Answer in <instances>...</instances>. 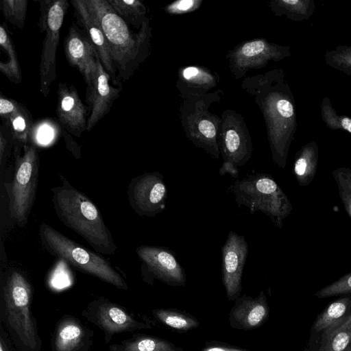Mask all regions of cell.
<instances>
[{"label": "cell", "instance_id": "obj_1", "mask_svg": "<svg viewBox=\"0 0 351 351\" xmlns=\"http://www.w3.org/2000/svg\"><path fill=\"white\" fill-rule=\"evenodd\" d=\"M51 188L55 213L67 228L82 237L97 253L114 255L117 246L96 205L62 176Z\"/></svg>", "mask_w": 351, "mask_h": 351}, {"label": "cell", "instance_id": "obj_2", "mask_svg": "<svg viewBox=\"0 0 351 351\" xmlns=\"http://www.w3.org/2000/svg\"><path fill=\"white\" fill-rule=\"evenodd\" d=\"M98 19L110 47L118 86L129 80L148 54L150 27L147 19L137 34L117 14L107 0H85Z\"/></svg>", "mask_w": 351, "mask_h": 351}, {"label": "cell", "instance_id": "obj_3", "mask_svg": "<svg viewBox=\"0 0 351 351\" xmlns=\"http://www.w3.org/2000/svg\"><path fill=\"white\" fill-rule=\"evenodd\" d=\"M33 288L14 269L5 276L0 297V322L18 351H41L42 341L32 311Z\"/></svg>", "mask_w": 351, "mask_h": 351}, {"label": "cell", "instance_id": "obj_4", "mask_svg": "<svg viewBox=\"0 0 351 351\" xmlns=\"http://www.w3.org/2000/svg\"><path fill=\"white\" fill-rule=\"evenodd\" d=\"M38 234L43 247L51 255L119 289H128L121 275L99 254L84 248L45 223H40Z\"/></svg>", "mask_w": 351, "mask_h": 351}, {"label": "cell", "instance_id": "obj_5", "mask_svg": "<svg viewBox=\"0 0 351 351\" xmlns=\"http://www.w3.org/2000/svg\"><path fill=\"white\" fill-rule=\"evenodd\" d=\"M238 206H245L250 213L260 211L278 228L291 213L292 204L274 178L258 173L236 180L231 186Z\"/></svg>", "mask_w": 351, "mask_h": 351}, {"label": "cell", "instance_id": "obj_6", "mask_svg": "<svg viewBox=\"0 0 351 351\" xmlns=\"http://www.w3.org/2000/svg\"><path fill=\"white\" fill-rule=\"evenodd\" d=\"M14 170L12 180L4 186L10 216L22 228L27 223L36 195L39 156L35 146L24 145L23 154L16 157Z\"/></svg>", "mask_w": 351, "mask_h": 351}, {"label": "cell", "instance_id": "obj_7", "mask_svg": "<svg viewBox=\"0 0 351 351\" xmlns=\"http://www.w3.org/2000/svg\"><path fill=\"white\" fill-rule=\"evenodd\" d=\"M40 32H45L39 66L40 91L46 97L56 80V51L60 29L69 8L67 0L40 1Z\"/></svg>", "mask_w": 351, "mask_h": 351}, {"label": "cell", "instance_id": "obj_8", "mask_svg": "<svg viewBox=\"0 0 351 351\" xmlns=\"http://www.w3.org/2000/svg\"><path fill=\"white\" fill-rule=\"evenodd\" d=\"M81 314L101 330L106 344L111 341L114 335L119 333L132 332L153 327L152 321L146 316L138 317L123 306L104 297L90 302Z\"/></svg>", "mask_w": 351, "mask_h": 351}, {"label": "cell", "instance_id": "obj_9", "mask_svg": "<svg viewBox=\"0 0 351 351\" xmlns=\"http://www.w3.org/2000/svg\"><path fill=\"white\" fill-rule=\"evenodd\" d=\"M223 128L219 136L218 144L223 162L219 169L220 176L230 175L237 178L239 168L251 158L252 145L250 136L239 121L237 116L224 115Z\"/></svg>", "mask_w": 351, "mask_h": 351}, {"label": "cell", "instance_id": "obj_10", "mask_svg": "<svg viewBox=\"0 0 351 351\" xmlns=\"http://www.w3.org/2000/svg\"><path fill=\"white\" fill-rule=\"evenodd\" d=\"M141 262L143 280L153 285L155 280L174 287H184L186 276L175 254L163 247L141 245L136 248Z\"/></svg>", "mask_w": 351, "mask_h": 351}, {"label": "cell", "instance_id": "obj_11", "mask_svg": "<svg viewBox=\"0 0 351 351\" xmlns=\"http://www.w3.org/2000/svg\"><path fill=\"white\" fill-rule=\"evenodd\" d=\"M127 193L130 207L139 216L152 217L165 208L167 188L159 172H147L132 178Z\"/></svg>", "mask_w": 351, "mask_h": 351}, {"label": "cell", "instance_id": "obj_12", "mask_svg": "<svg viewBox=\"0 0 351 351\" xmlns=\"http://www.w3.org/2000/svg\"><path fill=\"white\" fill-rule=\"evenodd\" d=\"M247 254L248 245L245 237L230 231L221 248V279L229 301H234L240 296Z\"/></svg>", "mask_w": 351, "mask_h": 351}, {"label": "cell", "instance_id": "obj_13", "mask_svg": "<svg viewBox=\"0 0 351 351\" xmlns=\"http://www.w3.org/2000/svg\"><path fill=\"white\" fill-rule=\"evenodd\" d=\"M64 49L69 63L82 74L86 88H90L95 78L99 59L93 42L86 33L82 32L78 27L73 24L65 37Z\"/></svg>", "mask_w": 351, "mask_h": 351}, {"label": "cell", "instance_id": "obj_14", "mask_svg": "<svg viewBox=\"0 0 351 351\" xmlns=\"http://www.w3.org/2000/svg\"><path fill=\"white\" fill-rule=\"evenodd\" d=\"M94 331L72 315H64L57 322L51 336L52 351H90Z\"/></svg>", "mask_w": 351, "mask_h": 351}, {"label": "cell", "instance_id": "obj_15", "mask_svg": "<svg viewBox=\"0 0 351 351\" xmlns=\"http://www.w3.org/2000/svg\"><path fill=\"white\" fill-rule=\"evenodd\" d=\"M71 3L78 23L95 45L100 61L111 82L119 87L110 47L98 19L87 6L85 0H71Z\"/></svg>", "mask_w": 351, "mask_h": 351}, {"label": "cell", "instance_id": "obj_16", "mask_svg": "<svg viewBox=\"0 0 351 351\" xmlns=\"http://www.w3.org/2000/svg\"><path fill=\"white\" fill-rule=\"evenodd\" d=\"M56 114L62 126L75 136L81 137L86 130V110L73 85L58 84Z\"/></svg>", "mask_w": 351, "mask_h": 351}, {"label": "cell", "instance_id": "obj_17", "mask_svg": "<svg viewBox=\"0 0 351 351\" xmlns=\"http://www.w3.org/2000/svg\"><path fill=\"white\" fill-rule=\"evenodd\" d=\"M110 78L106 72L100 59L97 62V71L92 86L86 88V98L90 107L87 120L86 131L94 126L110 111L121 88L112 86Z\"/></svg>", "mask_w": 351, "mask_h": 351}, {"label": "cell", "instance_id": "obj_18", "mask_svg": "<svg viewBox=\"0 0 351 351\" xmlns=\"http://www.w3.org/2000/svg\"><path fill=\"white\" fill-rule=\"evenodd\" d=\"M269 315L267 300L261 291L255 298L245 294L237 298L230 311L228 322L232 328L252 330L263 326Z\"/></svg>", "mask_w": 351, "mask_h": 351}, {"label": "cell", "instance_id": "obj_19", "mask_svg": "<svg viewBox=\"0 0 351 351\" xmlns=\"http://www.w3.org/2000/svg\"><path fill=\"white\" fill-rule=\"evenodd\" d=\"M276 55V49L263 38L246 41L229 54L230 67L237 78H241L249 69L261 68Z\"/></svg>", "mask_w": 351, "mask_h": 351}, {"label": "cell", "instance_id": "obj_20", "mask_svg": "<svg viewBox=\"0 0 351 351\" xmlns=\"http://www.w3.org/2000/svg\"><path fill=\"white\" fill-rule=\"evenodd\" d=\"M189 129L185 130L186 135L196 146L203 148L213 158H218L219 148L217 119L206 113H197L189 119Z\"/></svg>", "mask_w": 351, "mask_h": 351}, {"label": "cell", "instance_id": "obj_21", "mask_svg": "<svg viewBox=\"0 0 351 351\" xmlns=\"http://www.w3.org/2000/svg\"><path fill=\"white\" fill-rule=\"evenodd\" d=\"M351 344V314L341 323L308 341L304 351H343Z\"/></svg>", "mask_w": 351, "mask_h": 351}, {"label": "cell", "instance_id": "obj_22", "mask_svg": "<svg viewBox=\"0 0 351 351\" xmlns=\"http://www.w3.org/2000/svg\"><path fill=\"white\" fill-rule=\"evenodd\" d=\"M351 314V294L343 295L330 303L313 322L309 341L341 323Z\"/></svg>", "mask_w": 351, "mask_h": 351}, {"label": "cell", "instance_id": "obj_23", "mask_svg": "<svg viewBox=\"0 0 351 351\" xmlns=\"http://www.w3.org/2000/svg\"><path fill=\"white\" fill-rule=\"evenodd\" d=\"M108 348L110 351H186L167 339L141 333L110 344Z\"/></svg>", "mask_w": 351, "mask_h": 351}, {"label": "cell", "instance_id": "obj_24", "mask_svg": "<svg viewBox=\"0 0 351 351\" xmlns=\"http://www.w3.org/2000/svg\"><path fill=\"white\" fill-rule=\"evenodd\" d=\"M0 47L1 50L8 56L7 62H0V71L11 82L14 84L21 83L22 74L17 53L5 23H3L0 26Z\"/></svg>", "mask_w": 351, "mask_h": 351}, {"label": "cell", "instance_id": "obj_25", "mask_svg": "<svg viewBox=\"0 0 351 351\" xmlns=\"http://www.w3.org/2000/svg\"><path fill=\"white\" fill-rule=\"evenodd\" d=\"M152 315L158 322L180 332L195 329L199 325L195 317L176 308H155L152 311Z\"/></svg>", "mask_w": 351, "mask_h": 351}, {"label": "cell", "instance_id": "obj_26", "mask_svg": "<svg viewBox=\"0 0 351 351\" xmlns=\"http://www.w3.org/2000/svg\"><path fill=\"white\" fill-rule=\"evenodd\" d=\"M2 121L5 127L10 130L14 139L27 145L32 133L33 121L30 113L23 104Z\"/></svg>", "mask_w": 351, "mask_h": 351}, {"label": "cell", "instance_id": "obj_27", "mask_svg": "<svg viewBox=\"0 0 351 351\" xmlns=\"http://www.w3.org/2000/svg\"><path fill=\"white\" fill-rule=\"evenodd\" d=\"M114 10L128 25L138 30L148 19L145 5L139 0H107Z\"/></svg>", "mask_w": 351, "mask_h": 351}, {"label": "cell", "instance_id": "obj_28", "mask_svg": "<svg viewBox=\"0 0 351 351\" xmlns=\"http://www.w3.org/2000/svg\"><path fill=\"white\" fill-rule=\"evenodd\" d=\"M317 156L312 148H306L299 153L295 160L293 173L300 186H308L317 172Z\"/></svg>", "mask_w": 351, "mask_h": 351}, {"label": "cell", "instance_id": "obj_29", "mask_svg": "<svg viewBox=\"0 0 351 351\" xmlns=\"http://www.w3.org/2000/svg\"><path fill=\"white\" fill-rule=\"evenodd\" d=\"M180 81L187 87L207 90L217 84L215 76L210 72L198 66H189L180 72Z\"/></svg>", "mask_w": 351, "mask_h": 351}, {"label": "cell", "instance_id": "obj_30", "mask_svg": "<svg viewBox=\"0 0 351 351\" xmlns=\"http://www.w3.org/2000/svg\"><path fill=\"white\" fill-rule=\"evenodd\" d=\"M27 3V0H1L0 8L5 19L21 29L25 24Z\"/></svg>", "mask_w": 351, "mask_h": 351}, {"label": "cell", "instance_id": "obj_31", "mask_svg": "<svg viewBox=\"0 0 351 351\" xmlns=\"http://www.w3.org/2000/svg\"><path fill=\"white\" fill-rule=\"evenodd\" d=\"M339 195L348 215L351 219V169L339 167L332 171Z\"/></svg>", "mask_w": 351, "mask_h": 351}, {"label": "cell", "instance_id": "obj_32", "mask_svg": "<svg viewBox=\"0 0 351 351\" xmlns=\"http://www.w3.org/2000/svg\"><path fill=\"white\" fill-rule=\"evenodd\" d=\"M347 294H351V271L322 288L314 294V296L322 299Z\"/></svg>", "mask_w": 351, "mask_h": 351}, {"label": "cell", "instance_id": "obj_33", "mask_svg": "<svg viewBox=\"0 0 351 351\" xmlns=\"http://www.w3.org/2000/svg\"><path fill=\"white\" fill-rule=\"evenodd\" d=\"M201 4L199 0H178L167 5L165 11L171 14H182L195 11Z\"/></svg>", "mask_w": 351, "mask_h": 351}, {"label": "cell", "instance_id": "obj_34", "mask_svg": "<svg viewBox=\"0 0 351 351\" xmlns=\"http://www.w3.org/2000/svg\"><path fill=\"white\" fill-rule=\"evenodd\" d=\"M201 351H250L218 341H206Z\"/></svg>", "mask_w": 351, "mask_h": 351}, {"label": "cell", "instance_id": "obj_35", "mask_svg": "<svg viewBox=\"0 0 351 351\" xmlns=\"http://www.w3.org/2000/svg\"><path fill=\"white\" fill-rule=\"evenodd\" d=\"M21 104L12 99L1 95L0 97V117L1 120L7 118L16 111Z\"/></svg>", "mask_w": 351, "mask_h": 351}, {"label": "cell", "instance_id": "obj_36", "mask_svg": "<svg viewBox=\"0 0 351 351\" xmlns=\"http://www.w3.org/2000/svg\"><path fill=\"white\" fill-rule=\"evenodd\" d=\"M278 112L284 118H290L293 114V108L291 103L285 99H279L275 104Z\"/></svg>", "mask_w": 351, "mask_h": 351}, {"label": "cell", "instance_id": "obj_37", "mask_svg": "<svg viewBox=\"0 0 351 351\" xmlns=\"http://www.w3.org/2000/svg\"><path fill=\"white\" fill-rule=\"evenodd\" d=\"M16 349L8 333L0 324V351H16Z\"/></svg>", "mask_w": 351, "mask_h": 351}, {"label": "cell", "instance_id": "obj_38", "mask_svg": "<svg viewBox=\"0 0 351 351\" xmlns=\"http://www.w3.org/2000/svg\"><path fill=\"white\" fill-rule=\"evenodd\" d=\"M8 141L5 136L3 135V130H1L0 132V164H2L3 158L6 151Z\"/></svg>", "mask_w": 351, "mask_h": 351}, {"label": "cell", "instance_id": "obj_39", "mask_svg": "<svg viewBox=\"0 0 351 351\" xmlns=\"http://www.w3.org/2000/svg\"><path fill=\"white\" fill-rule=\"evenodd\" d=\"M342 126L344 129L351 132V119L344 118L341 121Z\"/></svg>", "mask_w": 351, "mask_h": 351}, {"label": "cell", "instance_id": "obj_40", "mask_svg": "<svg viewBox=\"0 0 351 351\" xmlns=\"http://www.w3.org/2000/svg\"><path fill=\"white\" fill-rule=\"evenodd\" d=\"M343 351H351V344L346 348Z\"/></svg>", "mask_w": 351, "mask_h": 351}]
</instances>
